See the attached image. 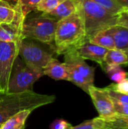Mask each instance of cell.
<instances>
[{
	"label": "cell",
	"mask_w": 128,
	"mask_h": 129,
	"mask_svg": "<svg viewBox=\"0 0 128 129\" xmlns=\"http://www.w3.org/2000/svg\"><path fill=\"white\" fill-rule=\"evenodd\" d=\"M115 1L124 10H128V0H115Z\"/></svg>",
	"instance_id": "30"
},
{
	"label": "cell",
	"mask_w": 128,
	"mask_h": 129,
	"mask_svg": "<svg viewBox=\"0 0 128 129\" xmlns=\"http://www.w3.org/2000/svg\"><path fill=\"white\" fill-rule=\"evenodd\" d=\"M42 76V73L29 68L18 56L12 68L7 94L20 93L32 90L34 83Z\"/></svg>",
	"instance_id": "6"
},
{
	"label": "cell",
	"mask_w": 128,
	"mask_h": 129,
	"mask_svg": "<svg viewBox=\"0 0 128 129\" xmlns=\"http://www.w3.org/2000/svg\"><path fill=\"white\" fill-rule=\"evenodd\" d=\"M124 52H125V54H126V55H127V63H126V65H127V66H128V50L125 51Z\"/></svg>",
	"instance_id": "31"
},
{
	"label": "cell",
	"mask_w": 128,
	"mask_h": 129,
	"mask_svg": "<svg viewBox=\"0 0 128 129\" xmlns=\"http://www.w3.org/2000/svg\"><path fill=\"white\" fill-rule=\"evenodd\" d=\"M43 75L48 76L54 80H64L69 82V73L66 63L60 62L52 57L43 70Z\"/></svg>",
	"instance_id": "12"
},
{
	"label": "cell",
	"mask_w": 128,
	"mask_h": 129,
	"mask_svg": "<svg viewBox=\"0 0 128 129\" xmlns=\"http://www.w3.org/2000/svg\"><path fill=\"white\" fill-rule=\"evenodd\" d=\"M103 70L106 72L109 78L115 83H118L127 77V73L118 65L105 64Z\"/></svg>",
	"instance_id": "19"
},
{
	"label": "cell",
	"mask_w": 128,
	"mask_h": 129,
	"mask_svg": "<svg viewBox=\"0 0 128 129\" xmlns=\"http://www.w3.org/2000/svg\"><path fill=\"white\" fill-rule=\"evenodd\" d=\"M104 125L105 120L98 116L93 119L84 121L76 126H72V129H103Z\"/></svg>",
	"instance_id": "22"
},
{
	"label": "cell",
	"mask_w": 128,
	"mask_h": 129,
	"mask_svg": "<svg viewBox=\"0 0 128 129\" xmlns=\"http://www.w3.org/2000/svg\"><path fill=\"white\" fill-rule=\"evenodd\" d=\"M63 1V0H41L35 10L41 11L45 14L54 10Z\"/></svg>",
	"instance_id": "24"
},
{
	"label": "cell",
	"mask_w": 128,
	"mask_h": 129,
	"mask_svg": "<svg viewBox=\"0 0 128 129\" xmlns=\"http://www.w3.org/2000/svg\"><path fill=\"white\" fill-rule=\"evenodd\" d=\"M40 2L41 0H17L15 7L22 17L26 19V16L31 11L36 9Z\"/></svg>",
	"instance_id": "20"
},
{
	"label": "cell",
	"mask_w": 128,
	"mask_h": 129,
	"mask_svg": "<svg viewBox=\"0 0 128 129\" xmlns=\"http://www.w3.org/2000/svg\"><path fill=\"white\" fill-rule=\"evenodd\" d=\"M117 25L128 29V10H123L118 14Z\"/></svg>",
	"instance_id": "28"
},
{
	"label": "cell",
	"mask_w": 128,
	"mask_h": 129,
	"mask_svg": "<svg viewBox=\"0 0 128 129\" xmlns=\"http://www.w3.org/2000/svg\"><path fill=\"white\" fill-rule=\"evenodd\" d=\"M55 95L42 94L34 91L15 94H4L0 100V125L23 110H36L54 103Z\"/></svg>",
	"instance_id": "1"
},
{
	"label": "cell",
	"mask_w": 128,
	"mask_h": 129,
	"mask_svg": "<svg viewBox=\"0 0 128 129\" xmlns=\"http://www.w3.org/2000/svg\"><path fill=\"white\" fill-rule=\"evenodd\" d=\"M71 127V124L63 119H56L50 125L51 129H69Z\"/></svg>",
	"instance_id": "29"
},
{
	"label": "cell",
	"mask_w": 128,
	"mask_h": 129,
	"mask_svg": "<svg viewBox=\"0 0 128 129\" xmlns=\"http://www.w3.org/2000/svg\"><path fill=\"white\" fill-rule=\"evenodd\" d=\"M78 0H63L57 7L51 11L42 14L46 17H53L57 20L66 17L78 11Z\"/></svg>",
	"instance_id": "13"
},
{
	"label": "cell",
	"mask_w": 128,
	"mask_h": 129,
	"mask_svg": "<svg viewBox=\"0 0 128 129\" xmlns=\"http://www.w3.org/2000/svg\"><path fill=\"white\" fill-rule=\"evenodd\" d=\"M19 56V44L0 41V92L7 94L11 73Z\"/></svg>",
	"instance_id": "8"
},
{
	"label": "cell",
	"mask_w": 128,
	"mask_h": 129,
	"mask_svg": "<svg viewBox=\"0 0 128 129\" xmlns=\"http://www.w3.org/2000/svg\"><path fill=\"white\" fill-rule=\"evenodd\" d=\"M17 14L15 5L7 1L0 0V24L11 23L14 20Z\"/></svg>",
	"instance_id": "17"
},
{
	"label": "cell",
	"mask_w": 128,
	"mask_h": 129,
	"mask_svg": "<svg viewBox=\"0 0 128 129\" xmlns=\"http://www.w3.org/2000/svg\"><path fill=\"white\" fill-rule=\"evenodd\" d=\"M87 39L81 15L77 11L74 14L57 21L55 31V52L60 55L75 48Z\"/></svg>",
	"instance_id": "2"
},
{
	"label": "cell",
	"mask_w": 128,
	"mask_h": 129,
	"mask_svg": "<svg viewBox=\"0 0 128 129\" xmlns=\"http://www.w3.org/2000/svg\"><path fill=\"white\" fill-rule=\"evenodd\" d=\"M3 94H2V92H0V100H1V98H2V97Z\"/></svg>",
	"instance_id": "32"
},
{
	"label": "cell",
	"mask_w": 128,
	"mask_h": 129,
	"mask_svg": "<svg viewBox=\"0 0 128 129\" xmlns=\"http://www.w3.org/2000/svg\"><path fill=\"white\" fill-rule=\"evenodd\" d=\"M89 41L93 44L101 46L108 50L115 48L114 39L112 35L108 31V29H105L99 32L98 33L90 38Z\"/></svg>",
	"instance_id": "16"
},
{
	"label": "cell",
	"mask_w": 128,
	"mask_h": 129,
	"mask_svg": "<svg viewBox=\"0 0 128 129\" xmlns=\"http://www.w3.org/2000/svg\"><path fill=\"white\" fill-rule=\"evenodd\" d=\"M32 110H23L5 121L0 125V129H24L26 119Z\"/></svg>",
	"instance_id": "15"
},
{
	"label": "cell",
	"mask_w": 128,
	"mask_h": 129,
	"mask_svg": "<svg viewBox=\"0 0 128 129\" xmlns=\"http://www.w3.org/2000/svg\"><path fill=\"white\" fill-rule=\"evenodd\" d=\"M106 88L108 91L110 97L112 98V99L113 101H118V102H120L122 104H128V94L117 92V91L112 90V88H110L109 86L106 87Z\"/></svg>",
	"instance_id": "25"
},
{
	"label": "cell",
	"mask_w": 128,
	"mask_h": 129,
	"mask_svg": "<svg viewBox=\"0 0 128 129\" xmlns=\"http://www.w3.org/2000/svg\"><path fill=\"white\" fill-rule=\"evenodd\" d=\"M103 129H128V116L117 115L110 120H105Z\"/></svg>",
	"instance_id": "21"
},
{
	"label": "cell",
	"mask_w": 128,
	"mask_h": 129,
	"mask_svg": "<svg viewBox=\"0 0 128 129\" xmlns=\"http://www.w3.org/2000/svg\"><path fill=\"white\" fill-rule=\"evenodd\" d=\"M69 129H72V127H71V128H69Z\"/></svg>",
	"instance_id": "33"
},
{
	"label": "cell",
	"mask_w": 128,
	"mask_h": 129,
	"mask_svg": "<svg viewBox=\"0 0 128 129\" xmlns=\"http://www.w3.org/2000/svg\"><path fill=\"white\" fill-rule=\"evenodd\" d=\"M88 94L91 98L100 118L108 121L117 116L114 102L106 88H101L93 85L89 88Z\"/></svg>",
	"instance_id": "9"
},
{
	"label": "cell",
	"mask_w": 128,
	"mask_h": 129,
	"mask_svg": "<svg viewBox=\"0 0 128 129\" xmlns=\"http://www.w3.org/2000/svg\"><path fill=\"white\" fill-rule=\"evenodd\" d=\"M63 55L69 82L88 94L89 88L94 85L95 68L88 65L85 60L78 55L75 48L67 51Z\"/></svg>",
	"instance_id": "4"
},
{
	"label": "cell",
	"mask_w": 128,
	"mask_h": 129,
	"mask_svg": "<svg viewBox=\"0 0 128 129\" xmlns=\"http://www.w3.org/2000/svg\"><path fill=\"white\" fill-rule=\"evenodd\" d=\"M19 55L29 68L42 74L44 68L53 57L52 53L25 39L19 45Z\"/></svg>",
	"instance_id": "7"
},
{
	"label": "cell",
	"mask_w": 128,
	"mask_h": 129,
	"mask_svg": "<svg viewBox=\"0 0 128 129\" xmlns=\"http://www.w3.org/2000/svg\"><path fill=\"white\" fill-rule=\"evenodd\" d=\"M113 102L117 115L122 116H128V104H122L115 101H113Z\"/></svg>",
	"instance_id": "27"
},
{
	"label": "cell",
	"mask_w": 128,
	"mask_h": 129,
	"mask_svg": "<svg viewBox=\"0 0 128 129\" xmlns=\"http://www.w3.org/2000/svg\"><path fill=\"white\" fill-rule=\"evenodd\" d=\"M78 55L84 60H91L99 63L102 68L105 65V57L108 49L91 43L86 39L82 43L75 48Z\"/></svg>",
	"instance_id": "11"
},
{
	"label": "cell",
	"mask_w": 128,
	"mask_h": 129,
	"mask_svg": "<svg viewBox=\"0 0 128 129\" xmlns=\"http://www.w3.org/2000/svg\"><path fill=\"white\" fill-rule=\"evenodd\" d=\"M127 57L125 52L119 49L108 50L105 57V64L109 65H126Z\"/></svg>",
	"instance_id": "18"
},
{
	"label": "cell",
	"mask_w": 128,
	"mask_h": 129,
	"mask_svg": "<svg viewBox=\"0 0 128 129\" xmlns=\"http://www.w3.org/2000/svg\"><path fill=\"white\" fill-rule=\"evenodd\" d=\"M57 20L41 16L24 21L23 36L24 39H32L45 44H51L54 41Z\"/></svg>",
	"instance_id": "5"
},
{
	"label": "cell",
	"mask_w": 128,
	"mask_h": 129,
	"mask_svg": "<svg viewBox=\"0 0 128 129\" xmlns=\"http://www.w3.org/2000/svg\"><path fill=\"white\" fill-rule=\"evenodd\" d=\"M109 87L117 92L128 94V78L127 77L118 83L110 85Z\"/></svg>",
	"instance_id": "26"
},
{
	"label": "cell",
	"mask_w": 128,
	"mask_h": 129,
	"mask_svg": "<svg viewBox=\"0 0 128 129\" xmlns=\"http://www.w3.org/2000/svg\"><path fill=\"white\" fill-rule=\"evenodd\" d=\"M102 6L113 14L118 15L124 9L117 3L115 0H90Z\"/></svg>",
	"instance_id": "23"
},
{
	"label": "cell",
	"mask_w": 128,
	"mask_h": 129,
	"mask_svg": "<svg viewBox=\"0 0 128 129\" xmlns=\"http://www.w3.org/2000/svg\"><path fill=\"white\" fill-rule=\"evenodd\" d=\"M78 11L83 19L87 39L117 24L118 15L90 0H78Z\"/></svg>",
	"instance_id": "3"
},
{
	"label": "cell",
	"mask_w": 128,
	"mask_h": 129,
	"mask_svg": "<svg viewBox=\"0 0 128 129\" xmlns=\"http://www.w3.org/2000/svg\"><path fill=\"white\" fill-rule=\"evenodd\" d=\"M107 29L114 39L116 49L128 50V29L116 24Z\"/></svg>",
	"instance_id": "14"
},
{
	"label": "cell",
	"mask_w": 128,
	"mask_h": 129,
	"mask_svg": "<svg viewBox=\"0 0 128 129\" xmlns=\"http://www.w3.org/2000/svg\"><path fill=\"white\" fill-rule=\"evenodd\" d=\"M25 20L26 19L17 10L16 17L12 23L0 24V41L15 42L20 45L22 40L24 39L23 36V26Z\"/></svg>",
	"instance_id": "10"
}]
</instances>
